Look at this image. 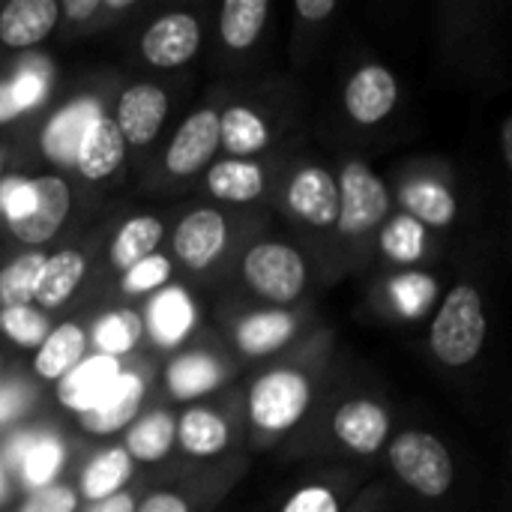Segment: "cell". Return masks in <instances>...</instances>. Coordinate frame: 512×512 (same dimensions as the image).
Masks as SVG:
<instances>
[{
  "label": "cell",
  "mask_w": 512,
  "mask_h": 512,
  "mask_svg": "<svg viewBox=\"0 0 512 512\" xmlns=\"http://www.w3.org/2000/svg\"><path fill=\"white\" fill-rule=\"evenodd\" d=\"M432 351L444 366H468L486 339V315L480 294L471 285H459L444 300L432 324Z\"/></svg>",
  "instance_id": "6da1fadb"
},
{
  "label": "cell",
  "mask_w": 512,
  "mask_h": 512,
  "mask_svg": "<svg viewBox=\"0 0 512 512\" xmlns=\"http://www.w3.org/2000/svg\"><path fill=\"white\" fill-rule=\"evenodd\" d=\"M390 462L396 474L426 498H441L453 486V459L447 447L426 432H402L393 441Z\"/></svg>",
  "instance_id": "7a4b0ae2"
},
{
  "label": "cell",
  "mask_w": 512,
  "mask_h": 512,
  "mask_svg": "<svg viewBox=\"0 0 512 512\" xmlns=\"http://www.w3.org/2000/svg\"><path fill=\"white\" fill-rule=\"evenodd\" d=\"M309 408V384L297 372H270L249 393L252 423L264 432H285Z\"/></svg>",
  "instance_id": "3957f363"
},
{
  "label": "cell",
  "mask_w": 512,
  "mask_h": 512,
  "mask_svg": "<svg viewBox=\"0 0 512 512\" xmlns=\"http://www.w3.org/2000/svg\"><path fill=\"white\" fill-rule=\"evenodd\" d=\"M246 282L273 303H291L306 285V264L303 258L282 243H258L243 258Z\"/></svg>",
  "instance_id": "277c9868"
},
{
  "label": "cell",
  "mask_w": 512,
  "mask_h": 512,
  "mask_svg": "<svg viewBox=\"0 0 512 512\" xmlns=\"http://www.w3.org/2000/svg\"><path fill=\"white\" fill-rule=\"evenodd\" d=\"M390 210L384 183L366 165H348L339 183V219L336 225L345 234H363L378 225Z\"/></svg>",
  "instance_id": "5b68a950"
},
{
  "label": "cell",
  "mask_w": 512,
  "mask_h": 512,
  "mask_svg": "<svg viewBox=\"0 0 512 512\" xmlns=\"http://www.w3.org/2000/svg\"><path fill=\"white\" fill-rule=\"evenodd\" d=\"M198 48H201V27L186 12H174L153 21L141 39V54L147 57V63L162 69L183 66L186 60L195 57Z\"/></svg>",
  "instance_id": "8992f818"
},
{
  "label": "cell",
  "mask_w": 512,
  "mask_h": 512,
  "mask_svg": "<svg viewBox=\"0 0 512 512\" xmlns=\"http://www.w3.org/2000/svg\"><path fill=\"white\" fill-rule=\"evenodd\" d=\"M69 213V186L60 177H36L33 180V207L9 222L12 234L24 243H48Z\"/></svg>",
  "instance_id": "52a82bcc"
},
{
  "label": "cell",
  "mask_w": 512,
  "mask_h": 512,
  "mask_svg": "<svg viewBox=\"0 0 512 512\" xmlns=\"http://www.w3.org/2000/svg\"><path fill=\"white\" fill-rule=\"evenodd\" d=\"M165 114H168L165 90H159L156 84H135L120 96L114 123H117L123 141L150 144L159 135Z\"/></svg>",
  "instance_id": "ba28073f"
},
{
  "label": "cell",
  "mask_w": 512,
  "mask_h": 512,
  "mask_svg": "<svg viewBox=\"0 0 512 512\" xmlns=\"http://www.w3.org/2000/svg\"><path fill=\"white\" fill-rule=\"evenodd\" d=\"M216 147H219V114L204 108V111L192 114L177 129V135L168 147L165 165L177 177L195 174L201 165H207L213 159Z\"/></svg>",
  "instance_id": "9c48e42d"
},
{
  "label": "cell",
  "mask_w": 512,
  "mask_h": 512,
  "mask_svg": "<svg viewBox=\"0 0 512 512\" xmlns=\"http://www.w3.org/2000/svg\"><path fill=\"white\" fill-rule=\"evenodd\" d=\"M396 96L399 87L393 72H387L384 66H363L345 90V108L357 123L369 126L393 111Z\"/></svg>",
  "instance_id": "30bf717a"
},
{
  "label": "cell",
  "mask_w": 512,
  "mask_h": 512,
  "mask_svg": "<svg viewBox=\"0 0 512 512\" xmlns=\"http://www.w3.org/2000/svg\"><path fill=\"white\" fill-rule=\"evenodd\" d=\"M141 399H144V384L138 375H120L111 390L81 417V426L90 432V435H114L120 429H126L138 408H141Z\"/></svg>",
  "instance_id": "8fae6325"
},
{
  "label": "cell",
  "mask_w": 512,
  "mask_h": 512,
  "mask_svg": "<svg viewBox=\"0 0 512 512\" xmlns=\"http://www.w3.org/2000/svg\"><path fill=\"white\" fill-rule=\"evenodd\" d=\"M120 363L114 357H93V360H84L78 363L72 372L63 375L60 387H57V399L75 411V414H84L90 411L108 390L111 384L120 378Z\"/></svg>",
  "instance_id": "7c38bea8"
},
{
  "label": "cell",
  "mask_w": 512,
  "mask_h": 512,
  "mask_svg": "<svg viewBox=\"0 0 512 512\" xmlns=\"http://www.w3.org/2000/svg\"><path fill=\"white\" fill-rule=\"evenodd\" d=\"M333 432L336 438L351 447L354 453H363V456H372L381 450V444L387 441V432H390V420L384 414V408H378L375 402H366V399H357V402H348L336 411L333 417Z\"/></svg>",
  "instance_id": "4fadbf2b"
},
{
  "label": "cell",
  "mask_w": 512,
  "mask_h": 512,
  "mask_svg": "<svg viewBox=\"0 0 512 512\" xmlns=\"http://www.w3.org/2000/svg\"><path fill=\"white\" fill-rule=\"evenodd\" d=\"M99 105L93 99H81V102H72L66 105L60 114H54L42 132V153L51 159V162H60V165H75V156H78V147L84 141V132L87 126L99 117Z\"/></svg>",
  "instance_id": "5bb4252c"
},
{
  "label": "cell",
  "mask_w": 512,
  "mask_h": 512,
  "mask_svg": "<svg viewBox=\"0 0 512 512\" xmlns=\"http://www.w3.org/2000/svg\"><path fill=\"white\" fill-rule=\"evenodd\" d=\"M288 204L309 225H333L339 219V186L321 168H306L291 180Z\"/></svg>",
  "instance_id": "9a60e30c"
},
{
  "label": "cell",
  "mask_w": 512,
  "mask_h": 512,
  "mask_svg": "<svg viewBox=\"0 0 512 512\" xmlns=\"http://www.w3.org/2000/svg\"><path fill=\"white\" fill-rule=\"evenodd\" d=\"M225 246V219L216 210L189 213L174 237V252L183 264L201 270L207 267Z\"/></svg>",
  "instance_id": "2e32d148"
},
{
  "label": "cell",
  "mask_w": 512,
  "mask_h": 512,
  "mask_svg": "<svg viewBox=\"0 0 512 512\" xmlns=\"http://www.w3.org/2000/svg\"><path fill=\"white\" fill-rule=\"evenodd\" d=\"M123 153H126V141L117 129V123L111 117L99 114L84 132V141L75 156V168L87 180H105L123 162Z\"/></svg>",
  "instance_id": "e0dca14e"
},
{
  "label": "cell",
  "mask_w": 512,
  "mask_h": 512,
  "mask_svg": "<svg viewBox=\"0 0 512 512\" xmlns=\"http://www.w3.org/2000/svg\"><path fill=\"white\" fill-rule=\"evenodd\" d=\"M57 12L54 0H12L0 12V39L9 48H30L54 30Z\"/></svg>",
  "instance_id": "ac0fdd59"
},
{
  "label": "cell",
  "mask_w": 512,
  "mask_h": 512,
  "mask_svg": "<svg viewBox=\"0 0 512 512\" xmlns=\"http://www.w3.org/2000/svg\"><path fill=\"white\" fill-rule=\"evenodd\" d=\"M84 270H87V261H84L78 252H57V255L45 258L42 276H39V285H36L33 300H36L42 309L63 306V303L72 297V291L81 285Z\"/></svg>",
  "instance_id": "d6986e66"
},
{
  "label": "cell",
  "mask_w": 512,
  "mask_h": 512,
  "mask_svg": "<svg viewBox=\"0 0 512 512\" xmlns=\"http://www.w3.org/2000/svg\"><path fill=\"white\" fill-rule=\"evenodd\" d=\"M147 324L159 345L171 348V345L183 342L189 327L195 324V309H192V300L186 297V291H180V288L159 291L150 303Z\"/></svg>",
  "instance_id": "ffe728a7"
},
{
  "label": "cell",
  "mask_w": 512,
  "mask_h": 512,
  "mask_svg": "<svg viewBox=\"0 0 512 512\" xmlns=\"http://www.w3.org/2000/svg\"><path fill=\"white\" fill-rule=\"evenodd\" d=\"M84 348H87L84 330L78 324H60L39 345V351H36V372L42 378H48V381H57V378H63L66 372H72L81 363Z\"/></svg>",
  "instance_id": "44dd1931"
},
{
  "label": "cell",
  "mask_w": 512,
  "mask_h": 512,
  "mask_svg": "<svg viewBox=\"0 0 512 512\" xmlns=\"http://www.w3.org/2000/svg\"><path fill=\"white\" fill-rule=\"evenodd\" d=\"M12 456L21 462L24 483L33 489H45L57 471L63 468V447L57 438L42 435V438H18L12 447Z\"/></svg>",
  "instance_id": "7402d4cb"
},
{
  "label": "cell",
  "mask_w": 512,
  "mask_h": 512,
  "mask_svg": "<svg viewBox=\"0 0 512 512\" xmlns=\"http://www.w3.org/2000/svg\"><path fill=\"white\" fill-rule=\"evenodd\" d=\"M207 186L216 198L243 204V201H255L264 192V174L255 162L231 159V162H219L210 168Z\"/></svg>",
  "instance_id": "603a6c76"
},
{
  "label": "cell",
  "mask_w": 512,
  "mask_h": 512,
  "mask_svg": "<svg viewBox=\"0 0 512 512\" xmlns=\"http://www.w3.org/2000/svg\"><path fill=\"white\" fill-rule=\"evenodd\" d=\"M177 438L186 453L192 456H216L228 447V426L219 414L192 408L180 417Z\"/></svg>",
  "instance_id": "cb8c5ba5"
},
{
  "label": "cell",
  "mask_w": 512,
  "mask_h": 512,
  "mask_svg": "<svg viewBox=\"0 0 512 512\" xmlns=\"http://www.w3.org/2000/svg\"><path fill=\"white\" fill-rule=\"evenodd\" d=\"M174 438H177V423H174V417L165 414V411H153V414H147L141 423H135V426L129 429L126 447H123V450L129 453V459L135 456V459H141V462H159V459L168 456Z\"/></svg>",
  "instance_id": "d4e9b609"
},
{
  "label": "cell",
  "mask_w": 512,
  "mask_h": 512,
  "mask_svg": "<svg viewBox=\"0 0 512 512\" xmlns=\"http://www.w3.org/2000/svg\"><path fill=\"white\" fill-rule=\"evenodd\" d=\"M162 240V225L153 219V216H138L132 222H126L120 228V234L114 237V246H111V264L120 267L123 273L132 270L138 261L150 258L156 252Z\"/></svg>",
  "instance_id": "484cf974"
},
{
  "label": "cell",
  "mask_w": 512,
  "mask_h": 512,
  "mask_svg": "<svg viewBox=\"0 0 512 512\" xmlns=\"http://www.w3.org/2000/svg\"><path fill=\"white\" fill-rule=\"evenodd\" d=\"M294 336V318L285 312H261L252 315L240 324L237 330V345L246 354H270L276 348H282L288 339Z\"/></svg>",
  "instance_id": "4316f807"
},
{
  "label": "cell",
  "mask_w": 512,
  "mask_h": 512,
  "mask_svg": "<svg viewBox=\"0 0 512 512\" xmlns=\"http://www.w3.org/2000/svg\"><path fill=\"white\" fill-rule=\"evenodd\" d=\"M132 477V459L123 447H114L108 453H99L81 480V492L87 501H105L120 492V486Z\"/></svg>",
  "instance_id": "83f0119b"
},
{
  "label": "cell",
  "mask_w": 512,
  "mask_h": 512,
  "mask_svg": "<svg viewBox=\"0 0 512 512\" xmlns=\"http://www.w3.org/2000/svg\"><path fill=\"white\" fill-rule=\"evenodd\" d=\"M267 141H270V132L264 120L249 108H228L219 117V144H225L228 153L249 156V153L264 150Z\"/></svg>",
  "instance_id": "f1b7e54d"
},
{
  "label": "cell",
  "mask_w": 512,
  "mask_h": 512,
  "mask_svg": "<svg viewBox=\"0 0 512 512\" xmlns=\"http://www.w3.org/2000/svg\"><path fill=\"white\" fill-rule=\"evenodd\" d=\"M270 3L267 0H228L222 6V39L228 48H249L267 21Z\"/></svg>",
  "instance_id": "f546056e"
},
{
  "label": "cell",
  "mask_w": 512,
  "mask_h": 512,
  "mask_svg": "<svg viewBox=\"0 0 512 512\" xmlns=\"http://www.w3.org/2000/svg\"><path fill=\"white\" fill-rule=\"evenodd\" d=\"M402 204L408 207L411 219H417L420 225H438V228H441V225H450L453 216H456V201H453V195H450L444 186L429 183V180L405 186Z\"/></svg>",
  "instance_id": "4dcf8cb0"
},
{
  "label": "cell",
  "mask_w": 512,
  "mask_h": 512,
  "mask_svg": "<svg viewBox=\"0 0 512 512\" xmlns=\"http://www.w3.org/2000/svg\"><path fill=\"white\" fill-rule=\"evenodd\" d=\"M222 381V369L219 363H213L210 357H180L168 366V390L177 399H195L201 393L216 390Z\"/></svg>",
  "instance_id": "1f68e13d"
},
{
  "label": "cell",
  "mask_w": 512,
  "mask_h": 512,
  "mask_svg": "<svg viewBox=\"0 0 512 512\" xmlns=\"http://www.w3.org/2000/svg\"><path fill=\"white\" fill-rule=\"evenodd\" d=\"M45 255H21L9 267L0 270V309H15V306H30L39 276H42Z\"/></svg>",
  "instance_id": "d6a6232c"
},
{
  "label": "cell",
  "mask_w": 512,
  "mask_h": 512,
  "mask_svg": "<svg viewBox=\"0 0 512 512\" xmlns=\"http://www.w3.org/2000/svg\"><path fill=\"white\" fill-rule=\"evenodd\" d=\"M438 285L426 273H402L390 282V300L405 318H420L435 303Z\"/></svg>",
  "instance_id": "836d02e7"
},
{
  "label": "cell",
  "mask_w": 512,
  "mask_h": 512,
  "mask_svg": "<svg viewBox=\"0 0 512 512\" xmlns=\"http://www.w3.org/2000/svg\"><path fill=\"white\" fill-rule=\"evenodd\" d=\"M381 249L402 264L420 261L423 249H426V228L411 219V216H399L396 222H390L381 234Z\"/></svg>",
  "instance_id": "e575fe53"
},
{
  "label": "cell",
  "mask_w": 512,
  "mask_h": 512,
  "mask_svg": "<svg viewBox=\"0 0 512 512\" xmlns=\"http://www.w3.org/2000/svg\"><path fill=\"white\" fill-rule=\"evenodd\" d=\"M138 336H141V318L135 312H123V309L102 318L96 327V345H99L102 357H114V360L120 354L132 351Z\"/></svg>",
  "instance_id": "d590c367"
},
{
  "label": "cell",
  "mask_w": 512,
  "mask_h": 512,
  "mask_svg": "<svg viewBox=\"0 0 512 512\" xmlns=\"http://www.w3.org/2000/svg\"><path fill=\"white\" fill-rule=\"evenodd\" d=\"M0 330L21 348H39L48 336V321L30 306H15L0 312Z\"/></svg>",
  "instance_id": "8d00e7d4"
},
{
  "label": "cell",
  "mask_w": 512,
  "mask_h": 512,
  "mask_svg": "<svg viewBox=\"0 0 512 512\" xmlns=\"http://www.w3.org/2000/svg\"><path fill=\"white\" fill-rule=\"evenodd\" d=\"M171 279V264L162 255H150L144 261H138L132 270H126L123 276V291L129 294H144L153 288H162Z\"/></svg>",
  "instance_id": "74e56055"
},
{
  "label": "cell",
  "mask_w": 512,
  "mask_h": 512,
  "mask_svg": "<svg viewBox=\"0 0 512 512\" xmlns=\"http://www.w3.org/2000/svg\"><path fill=\"white\" fill-rule=\"evenodd\" d=\"M33 207V180L6 177L0 180V213L6 222H18Z\"/></svg>",
  "instance_id": "f35d334b"
},
{
  "label": "cell",
  "mask_w": 512,
  "mask_h": 512,
  "mask_svg": "<svg viewBox=\"0 0 512 512\" xmlns=\"http://www.w3.org/2000/svg\"><path fill=\"white\" fill-rule=\"evenodd\" d=\"M18 512H75V492L66 486L36 489Z\"/></svg>",
  "instance_id": "ab89813d"
},
{
  "label": "cell",
  "mask_w": 512,
  "mask_h": 512,
  "mask_svg": "<svg viewBox=\"0 0 512 512\" xmlns=\"http://www.w3.org/2000/svg\"><path fill=\"white\" fill-rule=\"evenodd\" d=\"M9 90H12V96H15V102H18L21 111L30 108V105H39L42 96H45V75L42 72H33V69H24L9 84Z\"/></svg>",
  "instance_id": "60d3db41"
},
{
  "label": "cell",
  "mask_w": 512,
  "mask_h": 512,
  "mask_svg": "<svg viewBox=\"0 0 512 512\" xmlns=\"http://www.w3.org/2000/svg\"><path fill=\"white\" fill-rule=\"evenodd\" d=\"M282 512H339V504H336L333 492H327L321 486H309V489L297 492Z\"/></svg>",
  "instance_id": "b9f144b4"
},
{
  "label": "cell",
  "mask_w": 512,
  "mask_h": 512,
  "mask_svg": "<svg viewBox=\"0 0 512 512\" xmlns=\"http://www.w3.org/2000/svg\"><path fill=\"white\" fill-rule=\"evenodd\" d=\"M27 408V393L21 387H0V426L15 420Z\"/></svg>",
  "instance_id": "7bdbcfd3"
},
{
  "label": "cell",
  "mask_w": 512,
  "mask_h": 512,
  "mask_svg": "<svg viewBox=\"0 0 512 512\" xmlns=\"http://www.w3.org/2000/svg\"><path fill=\"white\" fill-rule=\"evenodd\" d=\"M138 512H189L186 501L177 498V495H168V492H159V495H150Z\"/></svg>",
  "instance_id": "ee69618b"
},
{
  "label": "cell",
  "mask_w": 512,
  "mask_h": 512,
  "mask_svg": "<svg viewBox=\"0 0 512 512\" xmlns=\"http://www.w3.org/2000/svg\"><path fill=\"white\" fill-rule=\"evenodd\" d=\"M336 9V0H297V15L309 21H321Z\"/></svg>",
  "instance_id": "f6af8a7d"
},
{
  "label": "cell",
  "mask_w": 512,
  "mask_h": 512,
  "mask_svg": "<svg viewBox=\"0 0 512 512\" xmlns=\"http://www.w3.org/2000/svg\"><path fill=\"white\" fill-rule=\"evenodd\" d=\"M90 512H135V501L129 498V495H123V492H117V495H111V498H105V501H96Z\"/></svg>",
  "instance_id": "bcb514c9"
},
{
  "label": "cell",
  "mask_w": 512,
  "mask_h": 512,
  "mask_svg": "<svg viewBox=\"0 0 512 512\" xmlns=\"http://www.w3.org/2000/svg\"><path fill=\"white\" fill-rule=\"evenodd\" d=\"M102 3L99 0H66L60 9L72 18V21H81V18H90Z\"/></svg>",
  "instance_id": "7dc6e473"
},
{
  "label": "cell",
  "mask_w": 512,
  "mask_h": 512,
  "mask_svg": "<svg viewBox=\"0 0 512 512\" xmlns=\"http://www.w3.org/2000/svg\"><path fill=\"white\" fill-rule=\"evenodd\" d=\"M15 114H21V108L12 96V90H9V84H0V123L12 120Z\"/></svg>",
  "instance_id": "c3c4849f"
},
{
  "label": "cell",
  "mask_w": 512,
  "mask_h": 512,
  "mask_svg": "<svg viewBox=\"0 0 512 512\" xmlns=\"http://www.w3.org/2000/svg\"><path fill=\"white\" fill-rule=\"evenodd\" d=\"M504 156L507 162H512V120L504 123Z\"/></svg>",
  "instance_id": "681fc988"
},
{
  "label": "cell",
  "mask_w": 512,
  "mask_h": 512,
  "mask_svg": "<svg viewBox=\"0 0 512 512\" xmlns=\"http://www.w3.org/2000/svg\"><path fill=\"white\" fill-rule=\"evenodd\" d=\"M111 6L114 9H123V6H129V0H111Z\"/></svg>",
  "instance_id": "f907efd6"
},
{
  "label": "cell",
  "mask_w": 512,
  "mask_h": 512,
  "mask_svg": "<svg viewBox=\"0 0 512 512\" xmlns=\"http://www.w3.org/2000/svg\"><path fill=\"white\" fill-rule=\"evenodd\" d=\"M6 498V483H3V477H0V501Z\"/></svg>",
  "instance_id": "816d5d0a"
}]
</instances>
